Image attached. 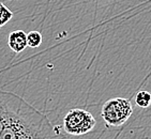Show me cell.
Masks as SVG:
<instances>
[{
	"instance_id": "7",
	"label": "cell",
	"mask_w": 151,
	"mask_h": 139,
	"mask_svg": "<svg viewBox=\"0 0 151 139\" xmlns=\"http://www.w3.org/2000/svg\"><path fill=\"white\" fill-rule=\"evenodd\" d=\"M42 42H43V37L37 30H32L27 33V45L30 48H37L42 44Z\"/></svg>"
},
{
	"instance_id": "3",
	"label": "cell",
	"mask_w": 151,
	"mask_h": 139,
	"mask_svg": "<svg viewBox=\"0 0 151 139\" xmlns=\"http://www.w3.org/2000/svg\"><path fill=\"white\" fill-rule=\"evenodd\" d=\"M96 120L86 109L73 108L63 118L64 132L72 136H81L94 130Z\"/></svg>"
},
{
	"instance_id": "2",
	"label": "cell",
	"mask_w": 151,
	"mask_h": 139,
	"mask_svg": "<svg viewBox=\"0 0 151 139\" xmlns=\"http://www.w3.org/2000/svg\"><path fill=\"white\" fill-rule=\"evenodd\" d=\"M133 106L130 100L114 97L106 101L102 106L101 116L108 126L119 128L131 118Z\"/></svg>"
},
{
	"instance_id": "4",
	"label": "cell",
	"mask_w": 151,
	"mask_h": 139,
	"mask_svg": "<svg viewBox=\"0 0 151 139\" xmlns=\"http://www.w3.org/2000/svg\"><path fill=\"white\" fill-rule=\"evenodd\" d=\"M18 96L19 95L10 91L0 90V135L17 102Z\"/></svg>"
},
{
	"instance_id": "6",
	"label": "cell",
	"mask_w": 151,
	"mask_h": 139,
	"mask_svg": "<svg viewBox=\"0 0 151 139\" xmlns=\"http://www.w3.org/2000/svg\"><path fill=\"white\" fill-rule=\"evenodd\" d=\"M135 103L140 108H148L151 105V93L147 90H139L135 95Z\"/></svg>"
},
{
	"instance_id": "9",
	"label": "cell",
	"mask_w": 151,
	"mask_h": 139,
	"mask_svg": "<svg viewBox=\"0 0 151 139\" xmlns=\"http://www.w3.org/2000/svg\"><path fill=\"white\" fill-rule=\"evenodd\" d=\"M4 1H11V0H0V2H4Z\"/></svg>"
},
{
	"instance_id": "8",
	"label": "cell",
	"mask_w": 151,
	"mask_h": 139,
	"mask_svg": "<svg viewBox=\"0 0 151 139\" xmlns=\"http://www.w3.org/2000/svg\"><path fill=\"white\" fill-rule=\"evenodd\" d=\"M12 18H13V12L9 8H6L3 2H0V28L6 26Z\"/></svg>"
},
{
	"instance_id": "1",
	"label": "cell",
	"mask_w": 151,
	"mask_h": 139,
	"mask_svg": "<svg viewBox=\"0 0 151 139\" xmlns=\"http://www.w3.org/2000/svg\"><path fill=\"white\" fill-rule=\"evenodd\" d=\"M0 139H64L46 115L18 96Z\"/></svg>"
},
{
	"instance_id": "5",
	"label": "cell",
	"mask_w": 151,
	"mask_h": 139,
	"mask_svg": "<svg viewBox=\"0 0 151 139\" xmlns=\"http://www.w3.org/2000/svg\"><path fill=\"white\" fill-rule=\"evenodd\" d=\"M8 46L12 52L19 54L26 49L27 45V33L24 30L16 29L10 32L8 35Z\"/></svg>"
}]
</instances>
